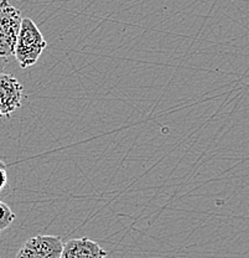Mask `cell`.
I'll list each match as a JSON object with an SVG mask.
<instances>
[{"mask_svg": "<svg viewBox=\"0 0 249 258\" xmlns=\"http://www.w3.org/2000/svg\"><path fill=\"white\" fill-rule=\"evenodd\" d=\"M20 10L8 0L0 2V57L14 56L15 45L21 26Z\"/></svg>", "mask_w": 249, "mask_h": 258, "instance_id": "obj_2", "label": "cell"}, {"mask_svg": "<svg viewBox=\"0 0 249 258\" xmlns=\"http://www.w3.org/2000/svg\"><path fill=\"white\" fill-rule=\"evenodd\" d=\"M8 61H9V58L0 57V74H2V72L4 71V69H5V67H7V64H8Z\"/></svg>", "mask_w": 249, "mask_h": 258, "instance_id": "obj_8", "label": "cell"}, {"mask_svg": "<svg viewBox=\"0 0 249 258\" xmlns=\"http://www.w3.org/2000/svg\"><path fill=\"white\" fill-rule=\"evenodd\" d=\"M46 47L47 41L33 19L24 18L14 51V56L21 69H28L36 63Z\"/></svg>", "mask_w": 249, "mask_h": 258, "instance_id": "obj_1", "label": "cell"}, {"mask_svg": "<svg viewBox=\"0 0 249 258\" xmlns=\"http://www.w3.org/2000/svg\"><path fill=\"white\" fill-rule=\"evenodd\" d=\"M62 247L63 242L58 236L37 235L21 246L17 258H60Z\"/></svg>", "mask_w": 249, "mask_h": 258, "instance_id": "obj_3", "label": "cell"}, {"mask_svg": "<svg viewBox=\"0 0 249 258\" xmlns=\"http://www.w3.org/2000/svg\"><path fill=\"white\" fill-rule=\"evenodd\" d=\"M8 186V173L7 165L0 160V192Z\"/></svg>", "mask_w": 249, "mask_h": 258, "instance_id": "obj_7", "label": "cell"}, {"mask_svg": "<svg viewBox=\"0 0 249 258\" xmlns=\"http://www.w3.org/2000/svg\"><path fill=\"white\" fill-rule=\"evenodd\" d=\"M0 233H2V231H0Z\"/></svg>", "mask_w": 249, "mask_h": 258, "instance_id": "obj_9", "label": "cell"}, {"mask_svg": "<svg viewBox=\"0 0 249 258\" xmlns=\"http://www.w3.org/2000/svg\"><path fill=\"white\" fill-rule=\"evenodd\" d=\"M107 251L87 237L72 238L63 243L60 258H106Z\"/></svg>", "mask_w": 249, "mask_h": 258, "instance_id": "obj_5", "label": "cell"}, {"mask_svg": "<svg viewBox=\"0 0 249 258\" xmlns=\"http://www.w3.org/2000/svg\"><path fill=\"white\" fill-rule=\"evenodd\" d=\"M24 87L17 77L0 74V119L8 118L23 104Z\"/></svg>", "mask_w": 249, "mask_h": 258, "instance_id": "obj_4", "label": "cell"}, {"mask_svg": "<svg viewBox=\"0 0 249 258\" xmlns=\"http://www.w3.org/2000/svg\"><path fill=\"white\" fill-rule=\"evenodd\" d=\"M15 214L9 205L0 201V231H4L14 222Z\"/></svg>", "mask_w": 249, "mask_h": 258, "instance_id": "obj_6", "label": "cell"}]
</instances>
